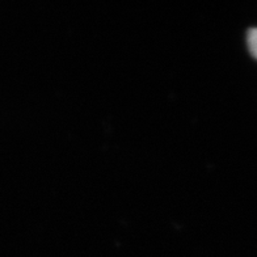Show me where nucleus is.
Listing matches in <instances>:
<instances>
[{
	"mask_svg": "<svg viewBox=\"0 0 257 257\" xmlns=\"http://www.w3.org/2000/svg\"><path fill=\"white\" fill-rule=\"evenodd\" d=\"M248 46H249V50L253 57L257 58V28L250 29L248 33Z\"/></svg>",
	"mask_w": 257,
	"mask_h": 257,
	"instance_id": "nucleus-1",
	"label": "nucleus"
}]
</instances>
